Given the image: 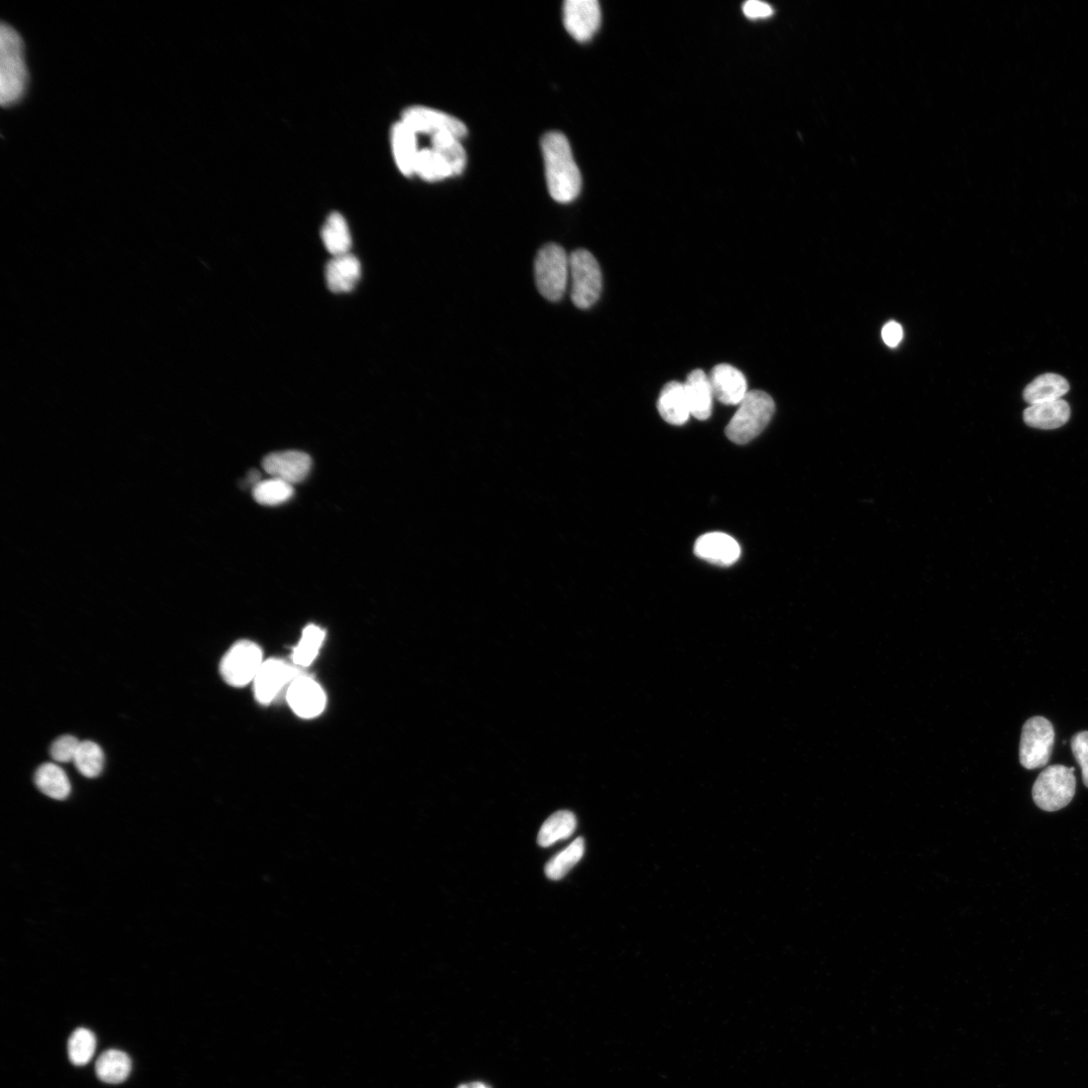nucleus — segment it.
<instances>
[{
    "label": "nucleus",
    "mask_w": 1088,
    "mask_h": 1088,
    "mask_svg": "<svg viewBox=\"0 0 1088 1088\" xmlns=\"http://www.w3.org/2000/svg\"><path fill=\"white\" fill-rule=\"evenodd\" d=\"M80 741L73 736H62L51 746L52 758L61 763L74 761L80 746Z\"/></svg>",
    "instance_id": "33"
},
{
    "label": "nucleus",
    "mask_w": 1088,
    "mask_h": 1088,
    "mask_svg": "<svg viewBox=\"0 0 1088 1088\" xmlns=\"http://www.w3.org/2000/svg\"><path fill=\"white\" fill-rule=\"evenodd\" d=\"M35 783L42 793L57 800L66 799L71 793L67 774L53 763H46L39 767L35 774Z\"/></svg>",
    "instance_id": "24"
},
{
    "label": "nucleus",
    "mask_w": 1088,
    "mask_h": 1088,
    "mask_svg": "<svg viewBox=\"0 0 1088 1088\" xmlns=\"http://www.w3.org/2000/svg\"><path fill=\"white\" fill-rule=\"evenodd\" d=\"M326 632L321 627L311 624L304 631L299 644L294 648L293 663L301 668L310 666L317 658Z\"/></svg>",
    "instance_id": "27"
},
{
    "label": "nucleus",
    "mask_w": 1088,
    "mask_h": 1088,
    "mask_svg": "<svg viewBox=\"0 0 1088 1088\" xmlns=\"http://www.w3.org/2000/svg\"><path fill=\"white\" fill-rule=\"evenodd\" d=\"M548 189L559 203L573 202L581 193L582 176L570 143L561 132H549L541 140Z\"/></svg>",
    "instance_id": "1"
},
{
    "label": "nucleus",
    "mask_w": 1088,
    "mask_h": 1088,
    "mask_svg": "<svg viewBox=\"0 0 1088 1088\" xmlns=\"http://www.w3.org/2000/svg\"><path fill=\"white\" fill-rule=\"evenodd\" d=\"M571 297L575 306L582 310L593 307L600 299L603 279L595 256L586 249H578L570 255Z\"/></svg>",
    "instance_id": "5"
},
{
    "label": "nucleus",
    "mask_w": 1088,
    "mask_h": 1088,
    "mask_svg": "<svg viewBox=\"0 0 1088 1088\" xmlns=\"http://www.w3.org/2000/svg\"><path fill=\"white\" fill-rule=\"evenodd\" d=\"M131 1071L129 1056L119 1050H107L100 1055L96 1063V1074L100 1080L110 1084L123 1082Z\"/></svg>",
    "instance_id": "25"
},
{
    "label": "nucleus",
    "mask_w": 1088,
    "mask_h": 1088,
    "mask_svg": "<svg viewBox=\"0 0 1088 1088\" xmlns=\"http://www.w3.org/2000/svg\"><path fill=\"white\" fill-rule=\"evenodd\" d=\"M253 497L256 502L276 506L289 501L295 493L292 484L281 479L271 478L260 481L253 487Z\"/></svg>",
    "instance_id": "28"
},
{
    "label": "nucleus",
    "mask_w": 1088,
    "mask_h": 1088,
    "mask_svg": "<svg viewBox=\"0 0 1088 1088\" xmlns=\"http://www.w3.org/2000/svg\"><path fill=\"white\" fill-rule=\"evenodd\" d=\"M775 412L772 397L764 391H749L726 429V435L735 444L753 441L768 426Z\"/></svg>",
    "instance_id": "3"
},
{
    "label": "nucleus",
    "mask_w": 1088,
    "mask_h": 1088,
    "mask_svg": "<svg viewBox=\"0 0 1088 1088\" xmlns=\"http://www.w3.org/2000/svg\"><path fill=\"white\" fill-rule=\"evenodd\" d=\"M401 121L417 134H451L462 140L467 126L458 118L437 109L413 106L403 111Z\"/></svg>",
    "instance_id": "10"
},
{
    "label": "nucleus",
    "mask_w": 1088,
    "mask_h": 1088,
    "mask_svg": "<svg viewBox=\"0 0 1088 1088\" xmlns=\"http://www.w3.org/2000/svg\"><path fill=\"white\" fill-rule=\"evenodd\" d=\"M744 15L750 20H764L773 15V9L759 0H750L743 7Z\"/></svg>",
    "instance_id": "35"
},
{
    "label": "nucleus",
    "mask_w": 1088,
    "mask_h": 1088,
    "mask_svg": "<svg viewBox=\"0 0 1088 1088\" xmlns=\"http://www.w3.org/2000/svg\"><path fill=\"white\" fill-rule=\"evenodd\" d=\"M1072 753L1081 767L1084 785L1088 788V732H1080L1071 739Z\"/></svg>",
    "instance_id": "34"
},
{
    "label": "nucleus",
    "mask_w": 1088,
    "mask_h": 1088,
    "mask_svg": "<svg viewBox=\"0 0 1088 1088\" xmlns=\"http://www.w3.org/2000/svg\"><path fill=\"white\" fill-rule=\"evenodd\" d=\"M585 841L577 839L566 850L555 856L546 866V875L552 880L564 878L583 858Z\"/></svg>",
    "instance_id": "30"
},
{
    "label": "nucleus",
    "mask_w": 1088,
    "mask_h": 1088,
    "mask_svg": "<svg viewBox=\"0 0 1088 1088\" xmlns=\"http://www.w3.org/2000/svg\"><path fill=\"white\" fill-rule=\"evenodd\" d=\"M1067 380L1055 373H1046L1033 380L1024 390V399L1030 404L1056 401L1069 391Z\"/></svg>",
    "instance_id": "21"
},
{
    "label": "nucleus",
    "mask_w": 1088,
    "mask_h": 1088,
    "mask_svg": "<svg viewBox=\"0 0 1088 1088\" xmlns=\"http://www.w3.org/2000/svg\"><path fill=\"white\" fill-rule=\"evenodd\" d=\"M577 819L573 812L561 810L544 822L537 836V843L543 848L553 846L559 841L569 839L577 829Z\"/></svg>",
    "instance_id": "22"
},
{
    "label": "nucleus",
    "mask_w": 1088,
    "mask_h": 1088,
    "mask_svg": "<svg viewBox=\"0 0 1088 1088\" xmlns=\"http://www.w3.org/2000/svg\"><path fill=\"white\" fill-rule=\"evenodd\" d=\"M304 673L303 669L294 663L291 664L279 658L267 659L253 682L256 701L263 706L270 705L283 692L287 695L294 680Z\"/></svg>",
    "instance_id": "8"
},
{
    "label": "nucleus",
    "mask_w": 1088,
    "mask_h": 1088,
    "mask_svg": "<svg viewBox=\"0 0 1088 1088\" xmlns=\"http://www.w3.org/2000/svg\"><path fill=\"white\" fill-rule=\"evenodd\" d=\"M1055 742L1053 725L1044 717L1029 719L1022 731L1020 762L1032 770L1046 766L1050 761Z\"/></svg>",
    "instance_id": "9"
},
{
    "label": "nucleus",
    "mask_w": 1088,
    "mask_h": 1088,
    "mask_svg": "<svg viewBox=\"0 0 1088 1088\" xmlns=\"http://www.w3.org/2000/svg\"><path fill=\"white\" fill-rule=\"evenodd\" d=\"M263 662L259 645L250 640H240L223 656L220 673L229 686L243 688L254 682Z\"/></svg>",
    "instance_id": "7"
},
{
    "label": "nucleus",
    "mask_w": 1088,
    "mask_h": 1088,
    "mask_svg": "<svg viewBox=\"0 0 1088 1088\" xmlns=\"http://www.w3.org/2000/svg\"><path fill=\"white\" fill-rule=\"evenodd\" d=\"M903 336V328L897 322L887 323L882 330L883 341L891 348L897 347L901 343Z\"/></svg>",
    "instance_id": "36"
},
{
    "label": "nucleus",
    "mask_w": 1088,
    "mask_h": 1088,
    "mask_svg": "<svg viewBox=\"0 0 1088 1088\" xmlns=\"http://www.w3.org/2000/svg\"><path fill=\"white\" fill-rule=\"evenodd\" d=\"M415 175L427 182H439L454 177L444 159L432 148L420 151L416 161Z\"/></svg>",
    "instance_id": "29"
},
{
    "label": "nucleus",
    "mask_w": 1088,
    "mask_h": 1088,
    "mask_svg": "<svg viewBox=\"0 0 1088 1088\" xmlns=\"http://www.w3.org/2000/svg\"><path fill=\"white\" fill-rule=\"evenodd\" d=\"M691 415L700 421L712 415L714 392L709 376L701 369L693 371L685 383Z\"/></svg>",
    "instance_id": "20"
},
{
    "label": "nucleus",
    "mask_w": 1088,
    "mask_h": 1088,
    "mask_svg": "<svg viewBox=\"0 0 1088 1088\" xmlns=\"http://www.w3.org/2000/svg\"><path fill=\"white\" fill-rule=\"evenodd\" d=\"M657 408L666 423L685 425L692 416L685 384L676 381L667 383L660 393Z\"/></svg>",
    "instance_id": "17"
},
{
    "label": "nucleus",
    "mask_w": 1088,
    "mask_h": 1088,
    "mask_svg": "<svg viewBox=\"0 0 1088 1088\" xmlns=\"http://www.w3.org/2000/svg\"><path fill=\"white\" fill-rule=\"evenodd\" d=\"M459 1088H490V1087H488L487 1085H485L484 1083H481V1082H472V1083L461 1085Z\"/></svg>",
    "instance_id": "37"
},
{
    "label": "nucleus",
    "mask_w": 1088,
    "mask_h": 1088,
    "mask_svg": "<svg viewBox=\"0 0 1088 1088\" xmlns=\"http://www.w3.org/2000/svg\"><path fill=\"white\" fill-rule=\"evenodd\" d=\"M263 469L272 478L281 479L290 484L303 482L312 469L311 457L300 451H285L267 455L262 462Z\"/></svg>",
    "instance_id": "13"
},
{
    "label": "nucleus",
    "mask_w": 1088,
    "mask_h": 1088,
    "mask_svg": "<svg viewBox=\"0 0 1088 1088\" xmlns=\"http://www.w3.org/2000/svg\"><path fill=\"white\" fill-rule=\"evenodd\" d=\"M73 762L82 775L87 778H95L103 770L104 754L96 743L84 741L80 743Z\"/></svg>",
    "instance_id": "31"
},
{
    "label": "nucleus",
    "mask_w": 1088,
    "mask_h": 1088,
    "mask_svg": "<svg viewBox=\"0 0 1088 1088\" xmlns=\"http://www.w3.org/2000/svg\"><path fill=\"white\" fill-rule=\"evenodd\" d=\"M534 272L541 296L551 302L561 301L570 280V256L566 250L555 243L543 246L536 255Z\"/></svg>",
    "instance_id": "4"
},
{
    "label": "nucleus",
    "mask_w": 1088,
    "mask_h": 1088,
    "mask_svg": "<svg viewBox=\"0 0 1088 1088\" xmlns=\"http://www.w3.org/2000/svg\"><path fill=\"white\" fill-rule=\"evenodd\" d=\"M325 275L330 291L349 293L361 278L360 261L350 253L333 257L326 266Z\"/></svg>",
    "instance_id": "18"
},
{
    "label": "nucleus",
    "mask_w": 1088,
    "mask_h": 1088,
    "mask_svg": "<svg viewBox=\"0 0 1088 1088\" xmlns=\"http://www.w3.org/2000/svg\"><path fill=\"white\" fill-rule=\"evenodd\" d=\"M1070 406L1063 399L1030 405L1024 412L1025 423L1040 430H1055L1070 419Z\"/></svg>",
    "instance_id": "19"
},
{
    "label": "nucleus",
    "mask_w": 1088,
    "mask_h": 1088,
    "mask_svg": "<svg viewBox=\"0 0 1088 1088\" xmlns=\"http://www.w3.org/2000/svg\"><path fill=\"white\" fill-rule=\"evenodd\" d=\"M696 555L712 564L731 566L741 556L739 543L730 535L712 532L701 536L695 546Z\"/></svg>",
    "instance_id": "14"
},
{
    "label": "nucleus",
    "mask_w": 1088,
    "mask_h": 1088,
    "mask_svg": "<svg viewBox=\"0 0 1088 1088\" xmlns=\"http://www.w3.org/2000/svg\"><path fill=\"white\" fill-rule=\"evenodd\" d=\"M96 1050L95 1035L88 1029L79 1028L73 1032L68 1042V1054L71 1062L81 1066L87 1064Z\"/></svg>",
    "instance_id": "32"
},
{
    "label": "nucleus",
    "mask_w": 1088,
    "mask_h": 1088,
    "mask_svg": "<svg viewBox=\"0 0 1088 1088\" xmlns=\"http://www.w3.org/2000/svg\"><path fill=\"white\" fill-rule=\"evenodd\" d=\"M1075 768L1052 765L1046 768L1033 785L1032 795L1036 805L1045 811H1057L1067 806L1074 797Z\"/></svg>",
    "instance_id": "6"
},
{
    "label": "nucleus",
    "mask_w": 1088,
    "mask_h": 1088,
    "mask_svg": "<svg viewBox=\"0 0 1088 1088\" xmlns=\"http://www.w3.org/2000/svg\"><path fill=\"white\" fill-rule=\"evenodd\" d=\"M417 133L401 120L390 131V143L394 162L406 177L415 175V166L421 150L418 148Z\"/></svg>",
    "instance_id": "16"
},
{
    "label": "nucleus",
    "mask_w": 1088,
    "mask_h": 1088,
    "mask_svg": "<svg viewBox=\"0 0 1088 1088\" xmlns=\"http://www.w3.org/2000/svg\"><path fill=\"white\" fill-rule=\"evenodd\" d=\"M709 379L714 397L727 405H739L749 392L744 374L729 364L717 365Z\"/></svg>",
    "instance_id": "15"
},
{
    "label": "nucleus",
    "mask_w": 1088,
    "mask_h": 1088,
    "mask_svg": "<svg viewBox=\"0 0 1088 1088\" xmlns=\"http://www.w3.org/2000/svg\"><path fill=\"white\" fill-rule=\"evenodd\" d=\"M286 696L294 713L302 719L320 716L327 704L323 688L307 673L294 680Z\"/></svg>",
    "instance_id": "11"
},
{
    "label": "nucleus",
    "mask_w": 1088,
    "mask_h": 1088,
    "mask_svg": "<svg viewBox=\"0 0 1088 1088\" xmlns=\"http://www.w3.org/2000/svg\"><path fill=\"white\" fill-rule=\"evenodd\" d=\"M27 83L23 40L15 29L3 24L0 29V103L7 107L19 102Z\"/></svg>",
    "instance_id": "2"
},
{
    "label": "nucleus",
    "mask_w": 1088,
    "mask_h": 1088,
    "mask_svg": "<svg viewBox=\"0 0 1088 1088\" xmlns=\"http://www.w3.org/2000/svg\"><path fill=\"white\" fill-rule=\"evenodd\" d=\"M601 8L597 0H568L564 5V23L569 34L579 42L590 41L601 26Z\"/></svg>",
    "instance_id": "12"
},
{
    "label": "nucleus",
    "mask_w": 1088,
    "mask_h": 1088,
    "mask_svg": "<svg viewBox=\"0 0 1088 1088\" xmlns=\"http://www.w3.org/2000/svg\"><path fill=\"white\" fill-rule=\"evenodd\" d=\"M432 149L447 163L453 176L463 173L467 164V154L461 140L451 134H438L432 138Z\"/></svg>",
    "instance_id": "26"
},
{
    "label": "nucleus",
    "mask_w": 1088,
    "mask_h": 1088,
    "mask_svg": "<svg viewBox=\"0 0 1088 1088\" xmlns=\"http://www.w3.org/2000/svg\"><path fill=\"white\" fill-rule=\"evenodd\" d=\"M322 239L326 249L333 257L350 253L352 247L351 232L345 218L338 212L330 214L323 229Z\"/></svg>",
    "instance_id": "23"
}]
</instances>
